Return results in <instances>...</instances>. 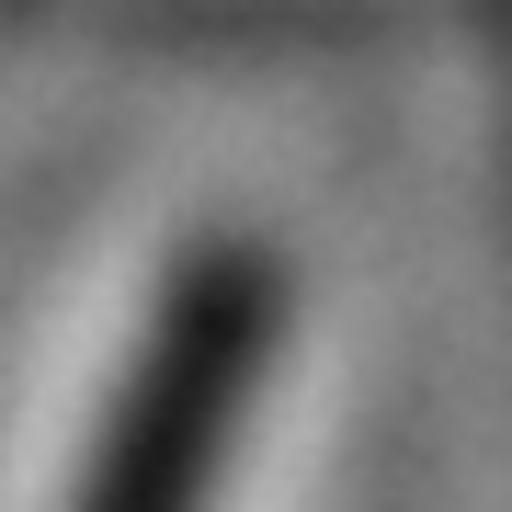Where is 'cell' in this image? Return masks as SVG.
Returning <instances> with one entry per match:
<instances>
[{
  "label": "cell",
  "mask_w": 512,
  "mask_h": 512,
  "mask_svg": "<svg viewBox=\"0 0 512 512\" xmlns=\"http://www.w3.org/2000/svg\"><path fill=\"white\" fill-rule=\"evenodd\" d=\"M274 342H285V262L251 239H205L137 330L69 512H205Z\"/></svg>",
  "instance_id": "obj_1"
}]
</instances>
